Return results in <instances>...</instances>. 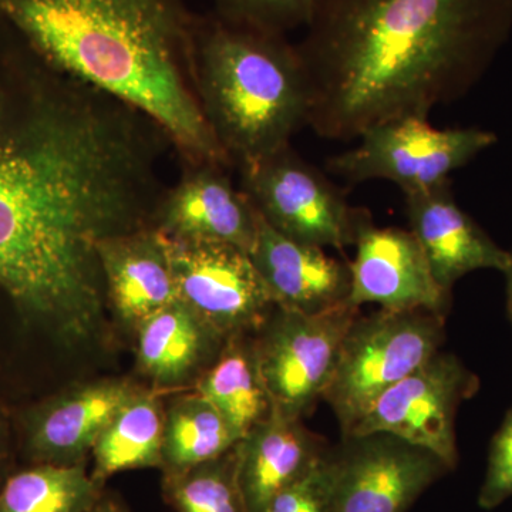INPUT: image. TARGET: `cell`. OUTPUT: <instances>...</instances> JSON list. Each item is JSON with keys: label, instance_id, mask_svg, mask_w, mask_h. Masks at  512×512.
I'll return each mask as SVG.
<instances>
[{"label": "cell", "instance_id": "27", "mask_svg": "<svg viewBox=\"0 0 512 512\" xmlns=\"http://www.w3.org/2000/svg\"><path fill=\"white\" fill-rule=\"evenodd\" d=\"M512 497V407L491 440L487 471L478 494L483 510H494Z\"/></svg>", "mask_w": 512, "mask_h": 512}, {"label": "cell", "instance_id": "3", "mask_svg": "<svg viewBox=\"0 0 512 512\" xmlns=\"http://www.w3.org/2000/svg\"><path fill=\"white\" fill-rule=\"evenodd\" d=\"M0 18L50 66L153 120L181 163L232 168L195 92L185 0H0Z\"/></svg>", "mask_w": 512, "mask_h": 512}, {"label": "cell", "instance_id": "30", "mask_svg": "<svg viewBox=\"0 0 512 512\" xmlns=\"http://www.w3.org/2000/svg\"><path fill=\"white\" fill-rule=\"evenodd\" d=\"M508 252H510V259H508V265L503 274L505 276V292H507V311L512 323V249Z\"/></svg>", "mask_w": 512, "mask_h": 512}, {"label": "cell", "instance_id": "26", "mask_svg": "<svg viewBox=\"0 0 512 512\" xmlns=\"http://www.w3.org/2000/svg\"><path fill=\"white\" fill-rule=\"evenodd\" d=\"M330 494L332 447L305 477L276 495L264 512H330Z\"/></svg>", "mask_w": 512, "mask_h": 512}, {"label": "cell", "instance_id": "12", "mask_svg": "<svg viewBox=\"0 0 512 512\" xmlns=\"http://www.w3.org/2000/svg\"><path fill=\"white\" fill-rule=\"evenodd\" d=\"M348 303L389 311H426L446 318L451 293L441 289L413 232L379 228L367 214L356 234Z\"/></svg>", "mask_w": 512, "mask_h": 512}, {"label": "cell", "instance_id": "9", "mask_svg": "<svg viewBox=\"0 0 512 512\" xmlns=\"http://www.w3.org/2000/svg\"><path fill=\"white\" fill-rule=\"evenodd\" d=\"M164 238L178 301L224 339L258 332L276 305L249 252L225 242Z\"/></svg>", "mask_w": 512, "mask_h": 512}, {"label": "cell", "instance_id": "15", "mask_svg": "<svg viewBox=\"0 0 512 512\" xmlns=\"http://www.w3.org/2000/svg\"><path fill=\"white\" fill-rule=\"evenodd\" d=\"M404 197L410 231L423 248L441 289L451 293L457 281L478 269H495L503 274L510 252L498 247L493 238L461 210L450 181Z\"/></svg>", "mask_w": 512, "mask_h": 512}, {"label": "cell", "instance_id": "17", "mask_svg": "<svg viewBox=\"0 0 512 512\" xmlns=\"http://www.w3.org/2000/svg\"><path fill=\"white\" fill-rule=\"evenodd\" d=\"M328 444L302 419L272 413L241 437L235 477L247 512H264L272 500L305 477L328 453Z\"/></svg>", "mask_w": 512, "mask_h": 512}, {"label": "cell", "instance_id": "22", "mask_svg": "<svg viewBox=\"0 0 512 512\" xmlns=\"http://www.w3.org/2000/svg\"><path fill=\"white\" fill-rule=\"evenodd\" d=\"M103 493L86 463L29 464L0 485V512H89Z\"/></svg>", "mask_w": 512, "mask_h": 512}, {"label": "cell", "instance_id": "2", "mask_svg": "<svg viewBox=\"0 0 512 512\" xmlns=\"http://www.w3.org/2000/svg\"><path fill=\"white\" fill-rule=\"evenodd\" d=\"M296 45L308 124L328 140L463 97L512 30V0H319Z\"/></svg>", "mask_w": 512, "mask_h": 512}, {"label": "cell", "instance_id": "8", "mask_svg": "<svg viewBox=\"0 0 512 512\" xmlns=\"http://www.w3.org/2000/svg\"><path fill=\"white\" fill-rule=\"evenodd\" d=\"M359 309L349 303L322 313L276 308L252 335L274 412L302 419L322 399L340 345Z\"/></svg>", "mask_w": 512, "mask_h": 512}, {"label": "cell", "instance_id": "14", "mask_svg": "<svg viewBox=\"0 0 512 512\" xmlns=\"http://www.w3.org/2000/svg\"><path fill=\"white\" fill-rule=\"evenodd\" d=\"M227 165L183 163L180 180L167 187L154 228L165 237L225 242L251 252L259 214L229 178Z\"/></svg>", "mask_w": 512, "mask_h": 512}, {"label": "cell", "instance_id": "4", "mask_svg": "<svg viewBox=\"0 0 512 512\" xmlns=\"http://www.w3.org/2000/svg\"><path fill=\"white\" fill-rule=\"evenodd\" d=\"M192 72L208 127L235 170L291 146L308 124L305 69L286 36L195 13Z\"/></svg>", "mask_w": 512, "mask_h": 512}, {"label": "cell", "instance_id": "24", "mask_svg": "<svg viewBox=\"0 0 512 512\" xmlns=\"http://www.w3.org/2000/svg\"><path fill=\"white\" fill-rule=\"evenodd\" d=\"M163 493L177 512H247L235 477L234 448L200 466L165 471Z\"/></svg>", "mask_w": 512, "mask_h": 512}, {"label": "cell", "instance_id": "18", "mask_svg": "<svg viewBox=\"0 0 512 512\" xmlns=\"http://www.w3.org/2000/svg\"><path fill=\"white\" fill-rule=\"evenodd\" d=\"M97 254L107 302L126 325L137 329L148 316L178 301L167 244L158 229L106 238Z\"/></svg>", "mask_w": 512, "mask_h": 512}, {"label": "cell", "instance_id": "1", "mask_svg": "<svg viewBox=\"0 0 512 512\" xmlns=\"http://www.w3.org/2000/svg\"><path fill=\"white\" fill-rule=\"evenodd\" d=\"M167 134L0 18V299L66 346L107 303L99 244L154 225Z\"/></svg>", "mask_w": 512, "mask_h": 512}, {"label": "cell", "instance_id": "23", "mask_svg": "<svg viewBox=\"0 0 512 512\" xmlns=\"http://www.w3.org/2000/svg\"><path fill=\"white\" fill-rule=\"evenodd\" d=\"M241 440L207 399L195 392L165 413L163 468L181 471L220 458Z\"/></svg>", "mask_w": 512, "mask_h": 512}, {"label": "cell", "instance_id": "7", "mask_svg": "<svg viewBox=\"0 0 512 512\" xmlns=\"http://www.w3.org/2000/svg\"><path fill=\"white\" fill-rule=\"evenodd\" d=\"M238 173L241 190L279 234L323 249L355 245L357 228L369 212L350 207L339 188L292 146Z\"/></svg>", "mask_w": 512, "mask_h": 512}, {"label": "cell", "instance_id": "16", "mask_svg": "<svg viewBox=\"0 0 512 512\" xmlns=\"http://www.w3.org/2000/svg\"><path fill=\"white\" fill-rule=\"evenodd\" d=\"M252 261L278 308L322 313L348 303L350 266L325 249L279 234L259 215Z\"/></svg>", "mask_w": 512, "mask_h": 512}, {"label": "cell", "instance_id": "10", "mask_svg": "<svg viewBox=\"0 0 512 512\" xmlns=\"http://www.w3.org/2000/svg\"><path fill=\"white\" fill-rule=\"evenodd\" d=\"M478 389L476 373L453 353L439 350L383 393L349 436L393 434L436 454L448 470H454L458 464V409Z\"/></svg>", "mask_w": 512, "mask_h": 512}, {"label": "cell", "instance_id": "11", "mask_svg": "<svg viewBox=\"0 0 512 512\" xmlns=\"http://www.w3.org/2000/svg\"><path fill=\"white\" fill-rule=\"evenodd\" d=\"M342 439L332 448L330 512H406L450 471L436 454L393 434Z\"/></svg>", "mask_w": 512, "mask_h": 512}, {"label": "cell", "instance_id": "21", "mask_svg": "<svg viewBox=\"0 0 512 512\" xmlns=\"http://www.w3.org/2000/svg\"><path fill=\"white\" fill-rule=\"evenodd\" d=\"M195 392L222 414L239 437L274 413L252 335L229 338L214 363L198 379Z\"/></svg>", "mask_w": 512, "mask_h": 512}, {"label": "cell", "instance_id": "6", "mask_svg": "<svg viewBox=\"0 0 512 512\" xmlns=\"http://www.w3.org/2000/svg\"><path fill=\"white\" fill-rule=\"evenodd\" d=\"M357 140L352 150L328 158L326 170L350 185L390 181L410 195L447 183L497 136L476 127L439 130L426 117L407 116L367 128Z\"/></svg>", "mask_w": 512, "mask_h": 512}, {"label": "cell", "instance_id": "20", "mask_svg": "<svg viewBox=\"0 0 512 512\" xmlns=\"http://www.w3.org/2000/svg\"><path fill=\"white\" fill-rule=\"evenodd\" d=\"M164 424L157 394L137 389L94 444L93 480L104 487L123 471L163 468Z\"/></svg>", "mask_w": 512, "mask_h": 512}, {"label": "cell", "instance_id": "28", "mask_svg": "<svg viewBox=\"0 0 512 512\" xmlns=\"http://www.w3.org/2000/svg\"><path fill=\"white\" fill-rule=\"evenodd\" d=\"M15 441L12 423L5 407L0 404V485L15 471Z\"/></svg>", "mask_w": 512, "mask_h": 512}, {"label": "cell", "instance_id": "29", "mask_svg": "<svg viewBox=\"0 0 512 512\" xmlns=\"http://www.w3.org/2000/svg\"><path fill=\"white\" fill-rule=\"evenodd\" d=\"M89 512H127L124 505L117 501L113 495H101L100 500L94 504V507Z\"/></svg>", "mask_w": 512, "mask_h": 512}, {"label": "cell", "instance_id": "13", "mask_svg": "<svg viewBox=\"0 0 512 512\" xmlns=\"http://www.w3.org/2000/svg\"><path fill=\"white\" fill-rule=\"evenodd\" d=\"M136 390L127 380H99L29 407L18 419L23 458L29 464L86 463L101 433Z\"/></svg>", "mask_w": 512, "mask_h": 512}, {"label": "cell", "instance_id": "19", "mask_svg": "<svg viewBox=\"0 0 512 512\" xmlns=\"http://www.w3.org/2000/svg\"><path fill=\"white\" fill-rule=\"evenodd\" d=\"M137 335L138 367L158 386L184 382L207 360L220 355L228 340L181 301L148 316L138 325Z\"/></svg>", "mask_w": 512, "mask_h": 512}, {"label": "cell", "instance_id": "25", "mask_svg": "<svg viewBox=\"0 0 512 512\" xmlns=\"http://www.w3.org/2000/svg\"><path fill=\"white\" fill-rule=\"evenodd\" d=\"M319 0H214L215 15L232 25L286 36L306 28Z\"/></svg>", "mask_w": 512, "mask_h": 512}, {"label": "cell", "instance_id": "5", "mask_svg": "<svg viewBox=\"0 0 512 512\" xmlns=\"http://www.w3.org/2000/svg\"><path fill=\"white\" fill-rule=\"evenodd\" d=\"M444 316L379 309L357 315L340 345L322 399L349 436L390 387L436 355L444 342Z\"/></svg>", "mask_w": 512, "mask_h": 512}]
</instances>
